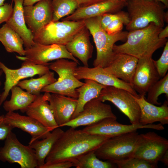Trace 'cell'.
Returning a JSON list of instances; mask_svg holds the SVG:
<instances>
[{"mask_svg": "<svg viewBox=\"0 0 168 168\" xmlns=\"http://www.w3.org/2000/svg\"><path fill=\"white\" fill-rule=\"evenodd\" d=\"M138 59L131 55L123 53H116L104 70L124 82L131 85Z\"/></svg>", "mask_w": 168, "mask_h": 168, "instance_id": "21", "label": "cell"}, {"mask_svg": "<svg viewBox=\"0 0 168 168\" xmlns=\"http://www.w3.org/2000/svg\"><path fill=\"white\" fill-rule=\"evenodd\" d=\"M0 161L17 163L21 168L38 167L34 150L22 144L12 131L5 139L4 145L0 147Z\"/></svg>", "mask_w": 168, "mask_h": 168, "instance_id": "9", "label": "cell"}, {"mask_svg": "<svg viewBox=\"0 0 168 168\" xmlns=\"http://www.w3.org/2000/svg\"><path fill=\"white\" fill-rule=\"evenodd\" d=\"M98 99L103 102L108 101L112 103L128 118L131 124H140L139 106L133 95L127 91L113 86H105Z\"/></svg>", "mask_w": 168, "mask_h": 168, "instance_id": "10", "label": "cell"}, {"mask_svg": "<svg viewBox=\"0 0 168 168\" xmlns=\"http://www.w3.org/2000/svg\"><path fill=\"white\" fill-rule=\"evenodd\" d=\"M83 84L76 89L78 93L75 112L71 119L74 118L83 110L85 105L91 100L98 98L105 86L91 79H85Z\"/></svg>", "mask_w": 168, "mask_h": 168, "instance_id": "27", "label": "cell"}, {"mask_svg": "<svg viewBox=\"0 0 168 168\" xmlns=\"http://www.w3.org/2000/svg\"><path fill=\"white\" fill-rule=\"evenodd\" d=\"M5 0H0V6H1L4 4V2Z\"/></svg>", "mask_w": 168, "mask_h": 168, "instance_id": "47", "label": "cell"}, {"mask_svg": "<svg viewBox=\"0 0 168 168\" xmlns=\"http://www.w3.org/2000/svg\"><path fill=\"white\" fill-rule=\"evenodd\" d=\"M133 97L138 104L141 111L139 123L142 125L158 122L163 125L168 124V101L165 100L160 106L147 101L144 96L139 95Z\"/></svg>", "mask_w": 168, "mask_h": 168, "instance_id": "22", "label": "cell"}, {"mask_svg": "<svg viewBox=\"0 0 168 168\" xmlns=\"http://www.w3.org/2000/svg\"><path fill=\"white\" fill-rule=\"evenodd\" d=\"M85 26L84 20L51 21L33 34V40L35 43L44 45H65Z\"/></svg>", "mask_w": 168, "mask_h": 168, "instance_id": "7", "label": "cell"}, {"mask_svg": "<svg viewBox=\"0 0 168 168\" xmlns=\"http://www.w3.org/2000/svg\"><path fill=\"white\" fill-rule=\"evenodd\" d=\"M53 19L52 21H58L65 16L72 14L79 6L76 0H52Z\"/></svg>", "mask_w": 168, "mask_h": 168, "instance_id": "32", "label": "cell"}, {"mask_svg": "<svg viewBox=\"0 0 168 168\" xmlns=\"http://www.w3.org/2000/svg\"><path fill=\"white\" fill-rule=\"evenodd\" d=\"M4 115H0V140H4L13 128L4 120Z\"/></svg>", "mask_w": 168, "mask_h": 168, "instance_id": "39", "label": "cell"}, {"mask_svg": "<svg viewBox=\"0 0 168 168\" xmlns=\"http://www.w3.org/2000/svg\"><path fill=\"white\" fill-rule=\"evenodd\" d=\"M78 64L73 61L64 58L50 63L49 69L56 72L58 78L54 83L44 87L41 92L56 93L77 99L78 93L76 89L84 83L74 76Z\"/></svg>", "mask_w": 168, "mask_h": 168, "instance_id": "5", "label": "cell"}, {"mask_svg": "<svg viewBox=\"0 0 168 168\" xmlns=\"http://www.w3.org/2000/svg\"><path fill=\"white\" fill-rule=\"evenodd\" d=\"M168 37V25L164 28L162 29L158 35V37L160 39H166Z\"/></svg>", "mask_w": 168, "mask_h": 168, "instance_id": "42", "label": "cell"}, {"mask_svg": "<svg viewBox=\"0 0 168 168\" xmlns=\"http://www.w3.org/2000/svg\"><path fill=\"white\" fill-rule=\"evenodd\" d=\"M163 29L153 22L147 26L128 32L126 42L123 44H114L113 48L116 53H123L138 59L152 57L154 52L165 45L167 39H160L158 35Z\"/></svg>", "mask_w": 168, "mask_h": 168, "instance_id": "2", "label": "cell"}, {"mask_svg": "<svg viewBox=\"0 0 168 168\" xmlns=\"http://www.w3.org/2000/svg\"><path fill=\"white\" fill-rule=\"evenodd\" d=\"M108 137L90 134L70 128L58 138L46 157L45 163L73 162L82 155L95 151Z\"/></svg>", "mask_w": 168, "mask_h": 168, "instance_id": "1", "label": "cell"}, {"mask_svg": "<svg viewBox=\"0 0 168 168\" xmlns=\"http://www.w3.org/2000/svg\"><path fill=\"white\" fill-rule=\"evenodd\" d=\"M79 7L87 6L106 0H76Z\"/></svg>", "mask_w": 168, "mask_h": 168, "instance_id": "41", "label": "cell"}, {"mask_svg": "<svg viewBox=\"0 0 168 168\" xmlns=\"http://www.w3.org/2000/svg\"><path fill=\"white\" fill-rule=\"evenodd\" d=\"M41 0H23V5L24 6H32Z\"/></svg>", "mask_w": 168, "mask_h": 168, "instance_id": "44", "label": "cell"}, {"mask_svg": "<svg viewBox=\"0 0 168 168\" xmlns=\"http://www.w3.org/2000/svg\"><path fill=\"white\" fill-rule=\"evenodd\" d=\"M23 56H16L23 62L21 65H42L49 66V62L64 58L79 64V61L67 50L65 45L53 44L44 45L35 43L31 47L25 49Z\"/></svg>", "mask_w": 168, "mask_h": 168, "instance_id": "8", "label": "cell"}, {"mask_svg": "<svg viewBox=\"0 0 168 168\" xmlns=\"http://www.w3.org/2000/svg\"></svg>", "mask_w": 168, "mask_h": 168, "instance_id": "49", "label": "cell"}, {"mask_svg": "<svg viewBox=\"0 0 168 168\" xmlns=\"http://www.w3.org/2000/svg\"><path fill=\"white\" fill-rule=\"evenodd\" d=\"M154 63L157 72L160 77L162 78L167 73L168 70V41L166 43L164 49L159 58Z\"/></svg>", "mask_w": 168, "mask_h": 168, "instance_id": "36", "label": "cell"}, {"mask_svg": "<svg viewBox=\"0 0 168 168\" xmlns=\"http://www.w3.org/2000/svg\"><path fill=\"white\" fill-rule=\"evenodd\" d=\"M127 7L129 21L126 25L129 31L144 28L151 22L163 28L165 22V10L161 2L149 0H128Z\"/></svg>", "mask_w": 168, "mask_h": 168, "instance_id": "3", "label": "cell"}, {"mask_svg": "<svg viewBox=\"0 0 168 168\" xmlns=\"http://www.w3.org/2000/svg\"><path fill=\"white\" fill-rule=\"evenodd\" d=\"M117 119H104L96 124L86 126L82 129L84 132L92 135L112 137L121 134L137 131L139 129L149 128L162 130L165 128L161 123L142 125L140 124H123L116 121Z\"/></svg>", "mask_w": 168, "mask_h": 168, "instance_id": "12", "label": "cell"}, {"mask_svg": "<svg viewBox=\"0 0 168 168\" xmlns=\"http://www.w3.org/2000/svg\"><path fill=\"white\" fill-rule=\"evenodd\" d=\"M23 12L28 28L35 34L52 21V0H43L35 5L24 6Z\"/></svg>", "mask_w": 168, "mask_h": 168, "instance_id": "17", "label": "cell"}, {"mask_svg": "<svg viewBox=\"0 0 168 168\" xmlns=\"http://www.w3.org/2000/svg\"><path fill=\"white\" fill-rule=\"evenodd\" d=\"M10 91L11 95L9 100L3 103V107L7 112L19 110L25 113L28 107L36 99L37 96L27 91H24L19 86L16 85Z\"/></svg>", "mask_w": 168, "mask_h": 168, "instance_id": "28", "label": "cell"}, {"mask_svg": "<svg viewBox=\"0 0 168 168\" xmlns=\"http://www.w3.org/2000/svg\"><path fill=\"white\" fill-rule=\"evenodd\" d=\"M158 1L163 4L167 8L168 7V0H149Z\"/></svg>", "mask_w": 168, "mask_h": 168, "instance_id": "45", "label": "cell"}, {"mask_svg": "<svg viewBox=\"0 0 168 168\" xmlns=\"http://www.w3.org/2000/svg\"><path fill=\"white\" fill-rule=\"evenodd\" d=\"M74 76L79 80H92L105 86H113L124 89L134 96L138 95L130 84L115 77L100 67L92 68L85 66L77 67Z\"/></svg>", "mask_w": 168, "mask_h": 168, "instance_id": "16", "label": "cell"}, {"mask_svg": "<svg viewBox=\"0 0 168 168\" xmlns=\"http://www.w3.org/2000/svg\"><path fill=\"white\" fill-rule=\"evenodd\" d=\"M64 131L57 128L45 138L30 142L28 146L35 151L38 167L41 168L54 144L63 134Z\"/></svg>", "mask_w": 168, "mask_h": 168, "instance_id": "26", "label": "cell"}, {"mask_svg": "<svg viewBox=\"0 0 168 168\" xmlns=\"http://www.w3.org/2000/svg\"><path fill=\"white\" fill-rule=\"evenodd\" d=\"M14 6L12 14L6 22L20 36L25 49L31 47L35 43L34 35L27 28L24 16L23 0H13Z\"/></svg>", "mask_w": 168, "mask_h": 168, "instance_id": "25", "label": "cell"}, {"mask_svg": "<svg viewBox=\"0 0 168 168\" xmlns=\"http://www.w3.org/2000/svg\"><path fill=\"white\" fill-rule=\"evenodd\" d=\"M124 22L120 19H116L112 21L107 26L105 31L109 35H115L122 31Z\"/></svg>", "mask_w": 168, "mask_h": 168, "instance_id": "37", "label": "cell"}, {"mask_svg": "<svg viewBox=\"0 0 168 168\" xmlns=\"http://www.w3.org/2000/svg\"><path fill=\"white\" fill-rule=\"evenodd\" d=\"M13 10L12 3H5L0 6V25L6 22L11 17Z\"/></svg>", "mask_w": 168, "mask_h": 168, "instance_id": "38", "label": "cell"}, {"mask_svg": "<svg viewBox=\"0 0 168 168\" xmlns=\"http://www.w3.org/2000/svg\"><path fill=\"white\" fill-rule=\"evenodd\" d=\"M115 0L123 1H127L128 0Z\"/></svg>", "mask_w": 168, "mask_h": 168, "instance_id": "48", "label": "cell"}, {"mask_svg": "<svg viewBox=\"0 0 168 168\" xmlns=\"http://www.w3.org/2000/svg\"><path fill=\"white\" fill-rule=\"evenodd\" d=\"M57 81L54 72L49 71L38 78L20 81L16 85L30 94L38 96L40 94L41 90L44 87Z\"/></svg>", "mask_w": 168, "mask_h": 168, "instance_id": "30", "label": "cell"}, {"mask_svg": "<svg viewBox=\"0 0 168 168\" xmlns=\"http://www.w3.org/2000/svg\"><path fill=\"white\" fill-rule=\"evenodd\" d=\"M73 167L71 161H63L50 163H45L41 168H69Z\"/></svg>", "mask_w": 168, "mask_h": 168, "instance_id": "40", "label": "cell"}, {"mask_svg": "<svg viewBox=\"0 0 168 168\" xmlns=\"http://www.w3.org/2000/svg\"><path fill=\"white\" fill-rule=\"evenodd\" d=\"M159 161H161L166 166H168V150L162 155Z\"/></svg>", "mask_w": 168, "mask_h": 168, "instance_id": "43", "label": "cell"}, {"mask_svg": "<svg viewBox=\"0 0 168 168\" xmlns=\"http://www.w3.org/2000/svg\"><path fill=\"white\" fill-rule=\"evenodd\" d=\"M109 118L117 119L111 106L96 98L87 102L82 111L63 127L68 126L76 128L81 126L91 125Z\"/></svg>", "mask_w": 168, "mask_h": 168, "instance_id": "13", "label": "cell"}, {"mask_svg": "<svg viewBox=\"0 0 168 168\" xmlns=\"http://www.w3.org/2000/svg\"><path fill=\"white\" fill-rule=\"evenodd\" d=\"M25 113L34 119L50 131L58 127L49 102L40 94L28 107Z\"/></svg>", "mask_w": 168, "mask_h": 168, "instance_id": "24", "label": "cell"}, {"mask_svg": "<svg viewBox=\"0 0 168 168\" xmlns=\"http://www.w3.org/2000/svg\"><path fill=\"white\" fill-rule=\"evenodd\" d=\"M5 122L13 128H18L31 136L30 142L46 138L51 132L40 122L33 118L21 115L17 113L7 112L4 117Z\"/></svg>", "mask_w": 168, "mask_h": 168, "instance_id": "20", "label": "cell"}, {"mask_svg": "<svg viewBox=\"0 0 168 168\" xmlns=\"http://www.w3.org/2000/svg\"><path fill=\"white\" fill-rule=\"evenodd\" d=\"M139 135L136 131L110 138L94 151L95 153L99 159L113 163L131 157Z\"/></svg>", "mask_w": 168, "mask_h": 168, "instance_id": "6", "label": "cell"}, {"mask_svg": "<svg viewBox=\"0 0 168 168\" xmlns=\"http://www.w3.org/2000/svg\"><path fill=\"white\" fill-rule=\"evenodd\" d=\"M0 69L5 76L3 91L0 96V105L6 100L12 87L16 85L21 79L36 75L40 77L50 71L49 66L38 64L21 65L20 68L10 69L0 60Z\"/></svg>", "mask_w": 168, "mask_h": 168, "instance_id": "14", "label": "cell"}, {"mask_svg": "<svg viewBox=\"0 0 168 168\" xmlns=\"http://www.w3.org/2000/svg\"><path fill=\"white\" fill-rule=\"evenodd\" d=\"M161 78L152 57H145L138 59L131 85L138 95L145 96Z\"/></svg>", "mask_w": 168, "mask_h": 168, "instance_id": "15", "label": "cell"}, {"mask_svg": "<svg viewBox=\"0 0 168 168\" xmlns=\"http://www.w3.org/2000/svg\"><path fill=\"white\" fill-rule=\"evenodd\" d=\"M168 150V140L154 132L149 131L139 134L132 156L157 165L161 157Z\"/></svg>", "mask_w": 168, "mask_h": 168, "instance_id": "11", "label": "cell"}, {"mask_svg": "<svg viewBox=\"0 0 168 168\" xmlns=\"http://www.w3.org/2000/svg\"><path fill=\"white\" fill-rule=\"evenodd\" d=\"M101 17L99 16L84 20L86 26L92 36L96 48V57L93 66L105 68L113 58L114 53L113 48L115 43L126 39L128 32L121 31L114 35H109L101 26Z\"/></svg>", "mask_w": 168, "mask_h": 168, "instance_id": "4", "label": "cell"}, {"mask_svg": "<svg viewBox=\"0 0 168 168\" xmlns=\"http://www.w3.org/2000/svg\"><path fill=\"white\" fill-rule=\"evenodd\" d=\"M127 1H105L87 6L79 7L63 20L79 21L101 16L105 13H114L126 7Z\"/></svg>", "mask_w": 168, "mask_h": 168, "instance_id": "19", "label": "cell"}, {"mask_svg": "<svg viewBox=\"0 0 168 168\" xmlns=\"http://www.w3.org/2000/svg\"><path fill=\"white\" fill-rule=\"evenodd\" d=\"M119 168H155L157 165L151 164L142 159L131 156L114 163Z\"/></svg>", "mask_w": 168, "mask_h": 168, "instance_id": "34", "label": "cell"}, {"mask_svg": "<svg viewBox=\"0 0 168 168\" xmlns=\"http://www.w3.org/2000/svg\"><path fill=\"white\" fill-rule=\"evenodd\" d=\"M72 162L73 167L76 168H114L117 167L111 162L100 160L96 155L94 151L82 155Z\"/></svg>", "mask_w": 168, "mask_h": 168, "instance_id": "31", "label": "cell"}, {"mask_svg": "<svg viewBox=\"0 0 168 168\" xmlns=\"http://www.w3.org/2000/svg\"><path fill=\"white\" fill-rule=\"evenodd\" d=\"M114 13H105L101 16L100 25L104 30L112 21L116 19L121 20L126 26L129 23V18L127 12L121 10Z\"/></svg>", "mask_w": 168, "mask_h": 168, "instance_id": "35", "label": "cell"}, {"mask_svg": "<svg viewBox=\"0 0 168 168\" xmlns=\"http://www.w3.org/2000/svg\"><path fill=\"white\" fill-rule=\"evenodd\" d=\"M90 34L85 26L65 45L68 51L86 67L89 66L88 62L92 58L93 49L90 41Z\"/></svg>", "mask_w": 168, "mask_h": 168, "instance_id": "23", "label": "cell"}, {"mask_svg": "<svg viewBox=\"0 0 168 168\" xmlns=\"http://www.w3.org/2000/svg\"><path fill=\"white\" fill-rule=\"evenodd\" d=\"M0 41L7 52H16L21 56L25 55V50L23 47V40L6 23L0 28Z\"/></svg>", "mask_w": 168, "mask_h": 168, "instance_id": "29", "label": "cell"}, {"mask_svg": "<svg viewBox=\"0 0 168 168\" xmlns=\"http://www.w3.org/2000/svg\"><path fill=\"white\" fill-rule=\"evenodd\" d=\"M3 73V72L2 70V69H0V77H1L2 75V73ZM1 84H2L1 82V81L0 80V86L1 85ZM1 94L0 93V96L1 95Z\"/></svg>", "mask_w": 168, "mask_h": 168, "instance_id": "46", "label": "cell"}, {"mask_svg": "<svg viewBox=\"0 0 168 168\" xmlns=\"http://www.w3.org/2000/svg\"><path fill=\"white\" fill-rule=\"evenodd\" d=\"M147 93V98H146V100L155 105H161V103L158 102V97L161 95L165 94L168 99V73L153 84L149 89Z\"/></svg>", "mask_w": 168, "mask_h": 168, "instance_id": "33", "label": "cell"}, {"mask_svg": "<svg viewBox=\"0 0 168 168\" xmlns=\"http://www.w3.org/2000/svg\"><path fill=\"white\" fill-rule=\"evenodd\" d=\"M43 96L50 105L58 127H63L71 120L76 109L77 99L47 92Z\"/></svg>", "mask_w": 168, "mask_h": 168, "instance_id": "18", "label": "cell"}]
</instances>
